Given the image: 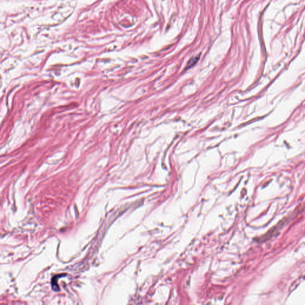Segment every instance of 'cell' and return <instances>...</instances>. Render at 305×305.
<instances>
[{"instance_id":"1","label":"cell","mask_w":305,"mask_h":305,"mask_svg":"<svg viewBox=\"0 0 305 305\" xmlns=\"http://www.w3.org/2000/svg\"><path fill=\"white\" fill-rule=\"evenodd\" d=\"M199 58H200V56H197V57H194L193 58H192V59L190 60V61H189V64H188V66H189V67H191V66L194 65L197 63V61H198Z\"/></svg>"}]
</instances>
